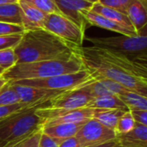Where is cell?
I'll use <instances>...</instances> for the list:
<instances>
[{
	"mask_svg": "<svg viewBox=\"0 0 147 147\" xmlns=\"http://www.w3.org/2000/svg\"><path fill=\"white\" fill-rule=\"evenodd\" d=\"M59 147H81L78 139L74 137H71L61 141L59 145Z\"/></svg>",
	"mask_w": 147,
	"mask_h": 147,
	"instance_id": "34",
	"label": "cell"
},
{
	"mask_svg": "<svg viewBox=\"0 0 147 147\" xmlns=\"http://www.w3.org/2000/svg\"><path fill=\"white\" fill-rule=\"evenodd\" d=\"M75 137L78 139L80 146L88 147L114 140L116 139V134L113 130L91 119L82 125Z\"/></svg>",
	"mask_w": 147,
	"mask_h": 147,
	"instance_id": "8",
	"label": "cell"
},
{
	"mask_svg": "<svg viewBox=\"0 0 147 147\" xmlns=\"http://www.w3.org/2000/svg\"><path fill=\"white\" fill-rule=\"evenodd\" d=\"M129 112L136 123L147 126V110L142 109H129Z\"/></svg>",
	"mask_w": 147,
	"mask_h": 147,
	"instance_id": "32",
	"label": "cell"
},
{
	"mask_svg": "<svg viewBox=\"0 0 147 147\" xmlns=\"http://www.w3.org/2000/svg\"><path fill=\"white\" fill-rule=\"evenodd\" d=\"M140 2H141L142 3H144V4H145V5L146 6V0H140Z\"/></svg>",
	"mask_w": 147,
	"mask_h": 147,
	"instance_id": "41",
	"label": "cell"
},
{
	"mask_svg": "<svg viewBox=\"0 0 147 147\" xmlns=\"http://www.w3.org/2000/svg\"><path fill=\"white\" fill-rule=\"evenodd\" d=\"M9 144V143L6 144V143H3V142H1V141H0V147H6Z\"/></svg>",
	"mask_w": 147,
	"mask_h": 147,
	"instance_id": "38",
	"label": "cell"
},
{
	"mask_svg": "<svg viewBox=\"0 0 147 147\" xmlns=\"http://www.w3.org/2000/svg\"><path fill=\"white\" fill-rule=\"evenodd\" d=\"M91 11L96 12V13L106 17L111 21H114L119 24H121L123 26H126L127 28L134 29V28L133 27L131 22L129 21V19L126 14H123L115 9L103 6V5L100 4L99 3H96L93 4V6L91 8Z\"/></svg>",
	"mask_w": 147,
	"mask_h": 147,
	"instance_id": "19",
	"label": "cell"
},
{
	"mask_svg": "<svg viewBox=\"0 0 147 147\" xmlns=\"http://www.w3.org/2000/svg\"><path fill=\"white\" fill-rule=\"evenodd\" d=\"M0 22L22 25V10L18 3L0 5Z\"/></svg>",
	"mask_w": 147,
	"mask_h": 147,
	"instance_id": "20",
	"label": "cell"
},
{
	"mask_svg": "<svg viewBox=\"0 0 147 147\" xmlns=\"http://www.w3.org/2000/svg\"><path fill=\"white\" fill-rule=\"evenodd\" d=\"M85 69L79 54L67 59H53L31 63L16 64L5 71L2 77L8 82L23 79H40L53 76L73 73Z\"/></svg>",
	"mask_w": 147,
	"mask_h": 147,
	"instance_id": "3",
	"label": "cell"
},
{
	"mask_svg": "<svg viewBox=\"0 0 147 147\" xmlns=\"http://www.w3.org/2000/svg\"><path fill=\"white\" fill-rule=\"evenodd\" d=\"M43 28L77 50H80L83 47L85 32L60 14H47Z\"/></svg>",
	"mask_w": 147,
	"mask_h": 147,
	"instance_id": "7",
	"label": "cell"
},
{
	"mask_svg": "<svg viewBox=\"0 0 147 147\" xmlns=\"http://www.w3.org/2000/svg\"><path fill=\"white\" fill-rule=\"evenodd\" d=\"M127 16L133 27L138 33L146 27V6L140 0H134L130 3L127 10Z\"/></svg>",
	"mask_w": 147,
	"mask_h": 147,
	"instance_id": "16",
	"label": "cell"
},
{
	"mask_svg": "<svg viewBox=\"0 0 147 147\" xmlns=\"http://www.w3.org/2000/svg\"><path fill=\"white\" fill-rule=\"evenodd\" d=\"M135 126V121H134L129 110L125 112L119 119L117 125H116V128H115V134L120 135V134H123L126 133H128L129 131H131Z\"/></svg>",
	"mask_w": 147,
	"mask_h": 147,
	"instance_id": "25",
	"label": "cell"
},
{
	"mask_svg": "<svg viewBox=\"0 0 147 147\" xmlns=\"http://www.w3.org/2000/svg\"><path fill=\"white\" fill-rule=\"evenodd\" d=\"M26 32L22 25L9 23V22H0V36L10 35V34H21Z\"/></svg>",
	"mask_w": 147,
	"mask_h": 147,
	"instance_id": "28",
	"label": "cell"
},
{
	"mask_svg": "<svg viewBox=\"0 0 147 147\" xmlns=\"http://www.w3.org/2000/svg\"><path fill=\"white\" fill-rule=\"evenodd\" d=\"M17 63V57L14 48L0 50V67L4 71L13 67Z\"/></svg>",
	"mask_w": 147,
	"mask_h": 147,
	"instance_id": "26",
	"label": "cell"
},
{
	"mask_svg": "<svg viewBox=\"0 0 147 147\" xmlns=\"http://www.w3.org/2000/svg\"><path fill=\"white\" fill-rule=\"evenodd\" d=\"M4 71H4L3 69H2V68L0 67V76H2V75H3V73Z\"/></svg>",
	"mask_w": 147,
	"mask_h": 147,
	"instance_id": "40",
	"label": "cell"
},
{
	"mask_svg": "<svg viewBox=\"0 0 147 147\" xmlns=\"http://www.w3.org/2000/svg\"><path fill=\"white\" fill-rule=\"evenodd\" d=\"M59 143L41 132L38 147H59Z\"/></svg>",
	"mask_w": 147,
	"mask_h": 147,
	"instance_id": "33",
	"label": "cell"
},
{
	"mask_svg": "<svg viewBox=\"0 0 147 147\" xmlns=\"http://www.w3.org/2000/svg\"><path fill=\"white\" fill-rule=\"evenodd\" d=\"M88 108L100 109H119L128 111V108L116 95H107L92 98L88 104Z\"/></svg>",
	"mask_w": 147,
	"mask_h": 147,
	"instance_id": "17",
	"label": "cell"
},
{
	"mask_svg": "<svg viewBox=\"0 0 147 147\" xmlns=\"http://www.w3.org/2000/svg\"><path fill=\"white\" fill-rule=\"evenodd\" d=\"M83 87L87 91V93L90 96L91 98L100 97L107 95H113L98 79H94L90 83L83 85Z\"/></svg>",
	"mask_w": 147,
	"mask_h": 147,
	"instance_id": "23",
	"label": "cell"
},
{
	"mask_svg": "<svg viewBox=\"0 0 147 147\" xmlns=\"http://www.w3.org/2000/svg\"><path fill=\"white\" fill-rule=\"evenodd\" d=\"M119 145L127 147H147V126L135 122L128 133L120 134L115 139Z\"/></svg>",
	"mask_w": 147,
	"mask_h": 147,
	"instance_id": "14",
	"label": "cell"
},
{
	"mask_svg": "<svg viewBox=\"0 0 147 147\" xmlns=\"http://www.w3.org/2000/svg\"><path fill=\"white\" fill-rule=\"evenodd\" d=\"M84 124L78 123H61L50 127H43L42 133L57 140L59 143L76 136L78 131Z\"/></svg>",
	"mask_w": 147,
	"mask_h": 147,
	"instance_id": "15",
	"label": "cell"
},
{
	"mask_svg": "<svg viewBox=\"0 0 147 147\" xmlns=\"http://www.w3.org/2000/svg\"><path fill=\"white\" fill-rule=\"evenodd\" d=\"M119 98L126 104L128 109L147 110V97L133 90H128L118 96Z\"/></svg>",
	"mask_w": 147,
	"mask_h": 147,
	"instance_id": "21",
	"label": "cell"
},
{
	"mask_svg": "<svg viewBox=\"0 0 147 147\" xmlns=\"http://www.w3.org/2000/svg\"><path fill=\"white\" fill-rule=\"evenodd\" d=\"M7 83H8V81H7L5 78H3L2 76H0V89H1V88H3V87Z\"/></svg>",
	"mask_w": 147,
	"mask_h": 147,
	"instance_id": "37",
	"label": "cell"
},
{
	"mask_svg": "<svg viewBox=\"0 0 147 147\" xmlns=\"http://www.w3.org/2000/svg\"><path fill=\"white\" fill-rule=\"evenodd\" d=\"M19 102L20 99L17 93L8 82L3 88L0 89V107L9 106Z\"/></svg>",
	"mask_w": 147,
	"mask_h": 147,
	"instance_id": "22",
	"label": "cell"
},
{
	"mask_svg": "<svg viewBox=\"0 0 147 147\" xmlns=\"http://www.w3.org/2000/svg\"><path fill=\"white\" fill-rule=\"evenodd\" d=\"M94 79L95 78L91 76L90 71L86 69H84L77 72L62 74L47 78L23 79L9 83L56 91H66L79 88Z\"/></svg>",
	"mask_w": 147,
	"mask_h": 147,
	"instance_id": "6",
	"label": "cell"
},
{
	"mask_svg": "<svg viewBox=\"0 0 147 147\" xmlns=\"http://www.w3.org/2000/svg\"><path fill=\"white\" fill-rule=\"evenodd\" d=\"M18 0H0V5L1 4H7V3H17Z\"/></svg>",
	"mask_w": 147,
	"mask_h": 147,
	"instance_id": "36",
	"label": "cell"
},
{
	"mask_svg": "<svg viewBox=\"0 0 147 147\" xmlns=\"http://www.w3.org/2000/svg\"><path fill=\"white\" fill-rule=\"evenodd\" d=\"M36 108L23 109L0 121V141L8 144L22 140L43 127L45 121L35 114Z\"/></svg>",
	"mask_w": 147,
	"mask_h": 147,
	"instance_id": "5",
	"label": "cell"
},
{
	"mask_svg": "<svg viewBox=\"0 0 147 147\" xmlns=\"http://www.w3.org/2000/svg\"><path fill=\"white\" fill-rule=\"evenodd\" d=\"M113 147H127V146H121V145L117 144V145H115V146H113Z\"/></svg>",
	"mask_w": 147,
	"mask_h": 147,
	"instance_id": "42",
	"label": "cell"
},
{
	"mask_svg": "<svg viewBox=\"0 0 147 147\" xmlns=\"http://www.w3.org/2000/svg\"><path fill=\"white\" fill-rule=\"evenodd\" d=\"M9 84L17 93L20 99V102L28 107H40L42 105H45L54 96L60 94L61 92H64L25 85H19L12 83Z\"/></svg>",
	"mask_w": 147,
	"mask_h": 147,
	"instance_id": "11",
	"label": "cell"
},
{
	"mask_svg": "<svg viewBox=\"0 0 147 147\" xmlns=\"http://www.w3.org/2000/svg\"><path fill=\"white\" fill-rule=\"evenodd\" d=\"M85 1L90 2V3H97V2H98V0H85Z\"/></svg>",
	"mask_w": 147,
	"mask_h": 147,
	"instance_id": "39",
	"label": "cell"
},
{
	"mask_svg": "<svg viewBox=\"0 0 147 147\" xmlns=\"http://www.w3.org/2000/svg\"><path fill=\"white\" fill-rule=\"evenodd\" d=\"M86 20L88 22V23L102 28H105L118 34H121L122 35H126V36H136L139 34V33L134 29V28H127L126 26H123L121 24H119L114 21H111L96 12H93L91 10L88 11L85 15Z\"/></svg>",
	"mask_w": 147,
	"mask_h": 147,
	"instance_id": "13",
	"label": "cell"
},
{
	"mask_svg": "<svg viewBox=\"0 0 147 147\" xmlns=\"http://www.w3.org/2000/svg\"><path fill=\"white\" fill-rule=\"evenodd\" d=\"M55 2L61 15L85 32L88 23L85 15L91 10L94 3L85 0H55Z\"/></svg>",
	"mask_w": 147,
	"mask_h": 147,
	"instance_id": "10",
	"label": "cell"
},
{
	"mask_svg": "<svg viewBox=\"0 0 147 147\" xmlns=\"http://www.w3.org/2000/svg\"><path fill=\"white\" fill-rule=\"evenodd\" d=\"M79 56L95 79L113 80L147 97V64L94 46L83 47Z\"/></svg>",
	"mask_w": 147,
	"mask_h": 147,
	"instance_id": "1",
	"label": "cell"
},
{
	"mask_svg": "<svg viewBox=\"0 0 147 147\" xmlns=\"http://www.w3.org/2000/svg\"><path fill=\"white\" fill-rule=\"evenodd\" d=\"M81 50V49H80ZM77 50L44 28L26 31L14 48L17 63L67 59L79 54Z\"/></svg>",
	"mask_w": 147,
	"mask_h": 147,
	"instance_id": "2",
	"label": "cell"
},
{
	"mask_svg": "<svg viewBox=\"0 0 147 147\" xmlns=\"http://www.w3.org/2000/svg\"><path fill=\"white\" fill-rule=\"evenodd\" d=\"M42 132V127L31 134L28 137L21 141L17 147H38L39 140Z\"/></svg>",
	"mask_w": 147,
	"mask_h": 147,
	"instance_id": "31",
	"label": "cell"
},
{
	"mask_svg": "<svg viewBox=\"0 0 147 147\" xmlns=\"http://www.w3.org/2000/svg\"><path fill=\"white\" fill-rule=\"evenodd\" d=\"M98 80H100L103 85L113 94V95H116L119 96L124 92H127L128 90H131L127 88H126L125 86L121 85V84L115 82L113 80H109V79H106V78H96Z\"/></svg>",
	"mask_w": 147,
	"mask_h": 147,
	"instance_id": "30",
	"label": "cell"
},
{
	"mask_svg": "<svg viewBox=\"0 0 147 147\" xmlns=\"http://www.w3.org/2000/svg\"><path fill=\"white\" fill-rule=\"evenodd\" d=\"M91 99L90 96L84 87L81 86L77 89L61 92L42 106L53 109L71 110L88 107Z\"/></svg>",
	"mask_w": 147,
	"mask_h": 147,
	"instance_id": "9",
	"label": "cell"
},
{
	"mask_svg": "<svg viewBox=\"0 0 147 147\" xmlns=\"http://www.w3.org/2000/svg\"><path fill=\"white\" fill-rule=\"evenodd\" d=\"M23 34L0 36V50L15 48L21 41Z\"/></svg>",
	"mask_w": 147,
	"mask_h": 147,
	"instance_id": "29",
	"label": "cell"
},
{
	"mask_svg": "<svg viewBox=\"0 0 147 147\" xmlns=\"http://www.w3.org/2000/svg\"><path fill=\"white\" fill-rule=\"evenodd\" d=\"M118 142L116 140H111V141H109V142H106V143H103V144H101V145H96V146H88V147H113L115 146V145H117Z\"/></svg>",
	"mask_w": 147,
	"mask_h": 147,
	"instance_id": "35",
	"label": "cell"
},
{
	"mask_svg": "<svg viewBox=\"0 0 147 147\" xmlns=\"http://www.w3.org/2000/svg\"><path fill=\"white\" fill-rule=\"evenodd\" d=\"M46 14H60L55 0H22Z\"/></svg>",
	"mask_w": 147,
	"mask_h": 147,
	"instance_id": "24",
	"label": "cell"
},
{
	"mask_svg": "<svg viewBox=\"0 0 147 147\" xmlns=\"http://www.w3.org/2000/svg\"><path fill=\"white\" fill-rule=\"evenodd\" d=\"M134 0H98L97 3L127 15L128 6Z\"/></svg>",
	"mask_w": 147,
	"mask_h": 147,
	"instance_id": "27",
	"label": "cell"
},
{
	"mask_svg": "<svg viewBox=\"0 0 147 147\" xmlns=\"http://www.w3.org/2000/svg\"><path fill=\"white\" fill-rule=\"evenodd\" d=\"M18 4L22 10V25L26 31L43 28L44 22L47 14L40 11L35 7L18 0Z\"/></svg>",
	"mask_w": 147,
	"mask_h": 147,
	"instance_id": "12",
	"label": "cell"
},
{
	"mask_svg": "<svg viewBox=\"0 0 147 147\" xmlns=\"http://www.w3.org/2000/svg\"><path fill=\"white\" fill-rule=\"evenodd\" d=\"M125 112H127V111H122V110H119V109H96L94 115H93V119L115 132L120 117Z\"/></svg>",
	"mask_w": 147,
	"mask_h": 147,
	"instance_id": "18",
	"label": "cell"
},
{
	"mask_svg": "<svg viewBox=\"0 0 147 147\" xmlns=\"http://www.w3.org/2000/svg\"><path fill=\"white\" fill-rule=\"evenodd\" d=\"M94 47L109 49L123 54L134 60L147 64L146 27L136 36H110V37H84Z\"/></svg>",
	"mask_w": 147,
	"mask_h": 147,
	"instance_id": "4",
	"label": "cell"
}]
</instances>
